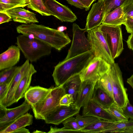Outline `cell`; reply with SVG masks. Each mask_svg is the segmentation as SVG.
Masks as SVG:
<instances>
[{
  "label": "cell",
  "mask_w": 133,
  "mask_h": 133,
  "mask_svg": "<svg viewBox=\"0 0 133 133\" xmlns=\"http://www.w3.org/2000/svg\"><path fill=\"white\" fill-rule=\"evenodd\" d=\"M16 30L18 33L35 38L58 50L71 41L63 32L42 25L22 24L18 26Z\"/></svg>",
  "instance_id": "obj_1"
},
{
  "label": "cell",
  "mask_w": 133,
  "mask_h": 133,
  "mask_svg": "<svg viewBox=\"0 0 133 133\" xmlns=\"http://www.w3.org/2000/svg\"><path fill=\"white\" fill-rule=\"evenodd\" d=\"M94 56V51L92 49L59 62L55 66L52 75L56 86L64 84L72 76L79 74Z\"/></svg>",
  "instance_id": "obj_2"
},
{
  "label": "cell",
  "mask_w": 133,
  "mask_h": 133,
  "mask_svg": "<svg viewBox=\"0 0 133 133\" xmlns=\"http://www.w3.org/2000/svg\"><path fill=\"white\" fill-rule=\"evenodd\" d=\"M16 44L25 58L31 62L50 55L52 48L38 39L22 34L17 37Z\"/></svg>",
  "instance_id": "obj_3"
},
{
  "label": "cell",
  "mask_w": 133,
  "mask_h": 133,
  "mask_svg": "<svg viewBox=\"0 0 133 133\" xmlns=\"http://www.w3.org/2000/svg\"><path fill=\"white\" fill-rule=\"evenodd\" d=\"M65 94L63 84L52 87L51 91L44 100L31 106L35 118L44 120L48 116L60 105V100Z\"/></svg>",
  "instance_id": "obj_4"
},
{
  "label": "cell",
  "mask_w": 133,
  "mask_h": 133,
  "mask_svg": "<svg viewBox=\"0 0 133 133\" xmlns=\"http://www.w3.org/2000/svg\"><path fill=\"white\" fill-rule=\"evenodd\" d=\"M107 72L112 85L115 104L122 108L129 101L118 64L114 62L111 64Z\"/></svg>",
  "instance_id": "obj_5"
},
{
  "label": "cell",
  "mask_w": 133,
  "mask_h": 133,
  "mask_svg": "<svg viewBox=\"0 0 133 133\" xmlns=\"http://www.w3.org/2000/svg\"><path fill=\"white\" fill-rule=\"evenodd\" d=\"M87 38L94 56L101 57L110 65L115 62L107 43L99 26L87 32Z\"/></svg>",
  "instance_id": "obj_6"
},
{
  "label": "cell",
  "mask_w": 133,
  "mask_h": 133,
  "mask_svg": "<svg viewBox=\"0 0 133 133\" xmlns=\"http://www.w3.org/2000/svg\"><path fill=\"white\" fill-rule=\"evenodd\" d=\"M107 43L114 59L124 49L122 30L120 26L101 24L99 26Z\"/></svg>",
  "instance_id": "obj_7"
},
{
  "label": "cell",
  "mask_w": 133,
  "mask_h": 133,
  "mask_svg": "<svg viewBox=\"0 0 133 133\" xmlns=\"http://www.w3.org/2000/svg\"><path fill=\"white\" fill-rule=\"evenodd\" d=\"M73 39L71 46L66 58L67 60L92 50L90 42L85 35L87 31L85 28H81L75 23L72 24Z\"/></svg>",
  "instance_id": "obj_8"
},
{
  "label": "cell",
  "mask_w": 133,
  "mask_h": 133,
  "mask_svg": "<svg viewBox=\"0 0 133 133\" xmlns=\"http://www.w3.org/2000/svg\"><path fill=\"white\" fill-rule=\"evenodd\" d=\"M110 65L102 58L94 57L79 74L82 81L96 82L108 70Z\"/></svg>",
  "instance_id": "obj_9"
},
{
  "label": "cell",
  "mask_w": 133,
  "mask_h": 133,
  "mask_svg": "<svg viewBox=\"0 0 133 133\" xmlns=\"http://www.w3.org/2000/svg\"><path fill=\"white\" fill-rule=\"evenodd\" d=\"M31 106L26 100L16 107L8 109L0 104V131L20 117L27 113Z\"/></svg>",
  "instance_id": "obj_10"
},
{
  "label": "cell",
  "mask_w": 133,
  "mask_h": 133,
  "mask_svg": "<svg viewBox=\"0 0 133 133\" xmlns=\"http://www.w3.org/2000/svg\"><path fill=\"white\" fill-rule=\"evenodd\" d=\"M45 5L51 15L62 22H73L77 18L72 11L67 6L56 0H43Z\"/></svg>",
  "instance_id": "obj_11"
},
{
  "label": "cell",
  "mask_w": 133,
  "mask_h": 133,
  "mask_svg": "<svg viewBox=\"0 0 133 133\" xmlns=\"http://www.w3.org/2000/svg\"><path fill=\"white\" fill-rule=\"evenodd\" d=\"M80 110L74 103L68 106L60 105L44 120L46 124L58 125L68 118L78 114Z\"/></svg>",
  "instance_id": "obj_12"
},
{
  "label": "cell",
  "mask_w": 133,
  "mask_h": 133,
  "mask_svg": "<svg viewBox=\"0 0 133 133\" xmlns=\"http://www.w3.org/2000/svg\"><path fill=\"white\" fill-rule=\"evenodd\" d=\"M26 59L21 65L19 66L18 72L11 81L7 93L0 104L5 107H9L15 103L14 95L16 90L22 78L28 71L30 63Z\"/></svg>",
  "instance_id": "obj_13"
},
{
  "label": "cell",
  "mask_w": 133,
  "mask_h": 133,
  "mask_svg": "<svg viewBox=\"0 0 133 133\" xmlns=\"http://www.w3.org/2000/svg\"><path fill=\"white\" fill-rule=\"evenodd\" d=\"M105 6L103 0H98L94 3L86 19L85 28L88 31L99 26L105 16Z\"/></svg>",
  "instance_id": "obj_14"
},
{
  "label": "cell",
  "mask_w": 133,
  "mask_h": 133,
  "mask_svg": "<svg viewBox=\"0 0 133 133\" xmlns=\"http://www.w3.org/2000/svg\"><path fill=\"white\" fill-rule=\"evenodd\" d=\"M82 115L114 122H119L113 115L92 99L83 107Z\"/></svg>",
  "instance_id": "obj_15"
},
{
  "label": "cell",
  "mask_w": 133,
  "mask_h": 133,
  "mask_svg": "<svg viewBox=\"0 0 133 133\" xmlns=\"http://www.w3.org/2000/svg\"><path fill=\"white\" fill-rule=\"evenodd\" d=\"M20 50L12 45L0 55V70L14 66L19 61Z\"/></svg>",
  "instance_id": "obj_16"
},
{
  "label": "cell",
  "mask_w": 133,
  "mask_h": 133,
  "mask_svg": "<svg viewBox=\"0 0 133 133\" xmlns=\"http://www.w3.org/2000/svg\"><path fill=\"white\" fill-rule=\"evenodd\" d=\"M15 22L28 24L38 23L36 14L28 10L17 7L5 11Z\"/></svg>",
  "instance_id": "obj_17"
},
{
  "label": "cell",
  "mask_w": 133,
  "mask_h": 133,
  "mask_svg": "<svg viewBox=\"0 0 133 133\" xmlns=\"http://www.w3.org/2000/svg\"><path fill=\"white\" fill-rule=\"evenodd\" d=\"M96 83L89 80L82 81L74 102L79 108L86 105L91 99Z\"/></svg>",
  "instance_id": "obj_18"
},
{
  "label": "cell",
  "mask_w": 133,
  "mask_h": 133,
  "mask_svg": "<svg viewBox=\"0 0 133 133\" xmlns=\"http://www.w3.org/2000/svg\"><path fill=\"white\" fill-rule=\"evenodd\" d=\"M52 89L39 86L30 87L24 95V98L31 105H34L44 100Z\"/></svg>",
  "instance_id": "obj_19"
},
{
  "label": "cell",
  "mask_w": 133,
  "mask_h": 133,
  "mask_svg": "<svg viewBox=\"0 0 133 133\" xmlns=\"http://www.w3.org/2000/svg\"><path fill=\"white\" fill-rule=\"evenodd\" d=\"M37 72L34 65L30 63L29 70L21 80L16 90L14 97L15 103L24 97L25 92L30 87L32 76Z\"/></svg>",
  "instance_id": "obj_20"
},
{
  "label": "cell",
  "mask_w": 133,
  "mask_h": 133,
  "mask_svg": "<svg viewBox=\"0 0 133 133\" xmlns=\"http://www.w3.org/2000/svg\"><path fill=\"white\" fill-rule=\"evenodd\" d=\"M104 109H108L115 104L114 98L96 84L91 99Z\"/></svg>",
  "instance_id": "obj_21"
},
{
  "label": "cell",
  "mask_w": 133,
  "mask_h": 133,
  "mask_svg": "<svg viewBox=\"0 0 133 133\" xmlns=\"http://www.w3.org/2000/svg\"><path fill=\"white\" fill-rule=\"evenodd\" d=\"M33 122L32 115L27 112L0 130V133H14L19 129L31 125Z\"/></svg>",
  "instance_id": "obj_22"
},
{
  "label": "cell",
  "mask_w": 133,
  "mask_h": 133,
  "mask_svg": "<svg viewBox=\"0 0 133 133\" xmlns=\"http://www.w3.org/2000/svg\"><path fill=\"white\" fill-rule=\"evenodd\" d=\"M126 3L106 15L102 24L115 26L124 24L126 20L124 17L123 7Z\"/></svg>",
  "instance_id": "obj_23"
},
{
  "label": "cell",
  "mask_w": 133,
  "mask_h": 133,
  "mask_svg": "<svg viewBox=\"0 0 133 133\" xmlns=\"http://www.w3.org/2000/svg\"><path fill=\"white\" fill-rule=\"evenodd\" d=\"M82 82L80 75L78 74L71 77L63 84L66 93L72 95L75 101Z\"/></svg>",
  "instance_id": "obj_24"
},
{
  "label": "cell",
  "mask_w": 133,
  "mask_h": 133,
  "mask_svg": "<svg viewBox=\"0 0 133 133\" xmlns=\"http://www.w3.org/2000/svg\"><path fill=\"white\" fill-rule=\"evenodd\" d=\"M101 119L82 129L83 132L102 133L117 122Z\"/></svg>",
  "instance_id": "obj_25"
},
{
  "label": "cell",
  "mask_w": 133,
  "mask_h": 133,
  "mask_svg": "<svg viewBox=\"0 0 133 133\" xmlns=\"http://www.w3.org/2000/svg\"><path fill=\"white\" fill-rule=\"evenodd\" d=\"M27 7L42 16L51 15L46 7L43 0H29Z\"/></svg>",
  "instance_id": "obj_26"
},
{
  "label": "cell",
  "mask_w": 133,
  "mask_h": 133,
  "mask_svg": "<svg viewBox=\"0 0 133 133\" xmlns=\"http://www.w3.org/2000/svg\"><path fill=\"white\" fill-rule=\"evenodd\" d=\"M19 68V66H15L0 71V84L11 82Z\"/></svg>",
  "instance_id": "obj_27"
},
{
  "label": "cell",
  "mask_w": 133,
  "mask_h": 133,
  "mask_svg": "<svg viewBox=\"0 0 133 133\" xmlns=\"http://www.w3.org/2000/svg\"><path fill=\"white\" fill-rule=\"evenodd\" d=\"M133 127V120L122 121L117 122L102 133H122L127 129Z\"/></svg>",
  "instance_id": "obj_28"
},
{
  "label": "cell",
  "mask_w": 133,
  "mask_h": 133,
  "mask_svg": "<svg viewBox=\"0 0 133 133\" xmlns=\"http://www.w3.org/2000/svg\"><path fill=\"white\" fill-rule=\"evenodd\" d=\"M96 83L109 95L113 98L112 85L107 72L99 79Z\"/></svg>",
  "instance_id": "obj_29"
},
{
  "label": "cell",
  "mask_w": 133,
  "mask_h": 133,
  "mask_svg": "<svg viewBox=\"0 0 133 133\" xmlns=\"http://www.w3.org/2000/svg\"><path fill=\"white\" fill-rule=\"evenodd\" d=\"M130 0H103L105 6V16Z\"/></svg>",
  "instance_id": "obj_30"
},
{
  "label": "cell",
  "mask_w": 133,
  "mask_h": 133,
  "mask_svg": "<svg viewBox=\"0 0 133 133\" xmlns=\"http://www.w3.org/2000/svg\"><path fill=\"white\" fill-rule=\"evenodd\" d=\"M106 110L119 122L129 120V118L124 113L122 108L115 104Z\"/></svg>",
  "instance_id": "obj_31"
},
{
  "label": "cell",
  "mask_w": 133,
  "mask_h": 133,
  "mask_svg": "<svg viewBox=\"0 0 133 133\" xmlns=\"http://www.w3.org/2000/svg\"><path fill=\"white\" fill-rule=\"evenodd\" d=\"M75 118L78 124L82 129L101 119L93 116H84L78 114L76 115Z\"/></svg>",
  "instance_id": "obj_32"
},
{
  "label": "cell",
  "mask_w": 133,
  "mask_h": 133,
  "mask_svg": "<svg viewBox=\"0 0 133 133\" xmlns=\"http://www.w3.org/2000/svg\"><path fill=\"white\" fill-rule=\"evenodd\" d=\"M73 116L68 118L62 122L64 127L71 130L79 131L83 132L82 131V129L78 124L75 117Z\"/></svg>",
  "instance_id": "obj_33"
},
{
  "label": "cell",
  "mask_w": 133,
  "mask_h": 133,
  "mask_svg": "<svg viewBox=\"0 0 133 133\" xmlns=\"http://www.w3.org/2000/svg\"><path fill=\"white\" fill-rule=\"evenodd\" d=\"M133 0H131L125 4L123 11L126 20L133 18Z\"/></svg>",
  "instance_id": "obj_34"
},
{
  "label": "cell",
  "mask_w": 133,
  "mask_h": 133,
  "mask_svg": "<svg viewBox=\"0 0 133 133\" xmlns=\"http://www.w3.org/2000/svg\"><path fill=\"white\" fill-rule=\"evenodd\" d=\"M0 2L13 5L16 7H23L29 3V0H0Z\"/></svg>",
  "instance_id": "obj_35"
},
{
  "label": "cell",
  "mask_w": 133,
  "mask_h": 133,
  "mask_svg": "<svg viewBox=\"0 0 133 133\" xmlns=\"http://www.w3.org/2000/svg\"><path fill=\"white\" fill-rule=\"evenodd\" d=\"M47 132L49 133H68L81 132L80 131L70 129L65 127L61 128H59L51 126L50 130Z\"/></svg>",
  "instance_id": "obj_36"
},
{
  "label": "cell",
  "mask_w": 133,
  "mask_h": 133,
  "mask_svg": "<svg viewBox=\"0 0 133 133\" xmlns=\"http://www.w3.org/2000/svg\"><path fill=\"white\" fill-rule=\"evenodd\" d=\"M75 101L73 96L68 94H66L61 98L59 102L60 105L69 106L72 103H74Z\"/></svg>",
  "instance_id": "obj_37"
},
{
  "label": "cell",
  "mask_w": 133,
  "mask_h": 133,
  "mask_svg": "<svg viewBox=\"0 0 133 133\" xmlns=\"http://www.w3.org/2000/svg\"><path fill=\"white\" fill-rule=\"evenodd\" d=\"M11 82L0 84V102L6 95Z\"/></svg>",
  "instance_id": "obj_38"
},
{
  "label": "cell",
  "mask_w": 133,
  "mask_h": 133,
  "mask_svg": "<svg viewBox=\"0 0 133 133\" xmlns=\"http://www.w3.org/2000/svg\"><path fill=\"white\" fill-rule=\"evenodd\" d=\"M122 109L128 118L133 120V106L128 102Z\"/></svg>",
  "instance_id": "obj_39"
},
{
  "label": "cell",
  "mask_w": 133,
  "mask_h": 133,
  "mask_svg": "<svg viewBox=\"0 0 133 133\" xmlns=\"http://www.w3.org/2000/svg\"><path fill=\"white\" fill-rule=\"evenodd\" d=\"M11 17L5 11L0 12V24L8 22L12 20Z\"/></svg>",
  "instance_id": "obj_40"
},
{
  "label": "cell",
  "mask_w": 133,
  "mask_h": 133,
  "mask_svg": "<svg viewBox=\"0 0 133 133\" xmlns=\"http://www.w3.org/2000/svg\"><path fill=\"white\" fill-rule=\"evenodd\" d=\"M124 24L128 33L133 34V18L126 19Z\"/></svg>",
  "instance_id": "obj_41"
},
{
  "label": "cell",
  "mask_w": 133,
  "mask_h": 133,
  "mask_svg": "<svg viewBox=\"0 0 133 133\" xmlns=\"http://www.w3.org/2000/svg\"><path fill=\"white\" fill-rule=\"evenodd\" d=\"M68 3L71 5L81 9H85V7L83 5L79 0H66Z\"/></svg>",
  "instance_id": "obj_42"
},
{
  "label": "cell",
  "mask_w": 133,
  "mask_h": 133,
  "mask_svg": "<svg viewBox=\"0 0 133 133\" xmlns=\"http://www.w3.org/2000/svg\"><path fill=\"white\" fill-rule=\"evenodd\" d=\"M16 7L13 5L0 2V12L5 11Z\"/></svg>",
  "instance_id": "obj_43"
},
{
  "label": "cell",
  "mask_w": 133,
  "mask_h": 133,
  "mask_svg": "<svg viewBox=\"0 0 133 133\" xmlns=\"http://www.w3.org/2000/svg\"><path fill=\"white\" fill-rule=\"evenodd\" d=\"M83 5L86 11L89 10L92 3L96 0H79Z\"/></svg>",
  "instance_id": "obj_44"
},
{
  "label": "cell",
  "mask_w": 133,
  "mask_h": 133,
  "mask_svg": "<svg viewBox=\"0 0 133 133\" xmlns=\"http://www.w3.org/2000/svg\"><path fill=\"white\" fill-rule=\"evenodd\" d=\"M127 43L128 47L133 51V34L129 36Z\"/></svg>",
  "instance_id": "obj_45"
},
{
  "label": "cell",
  "mask_w": 133,
  "mask_h": 133,
  "mask_svg": "<svg viewBox=\"0 0 133 133\" xmlns=\"http://www.w3.org/2000/svg\"><path fill=\"white\" fill-rule=\"evenodd\" d=\"M29 130L25 128H23L19 129L14 132V133H30Z\"/></svg>",
  "instance_id": "obj_46"
},
{
  "label": "cell",
  "mask_w": 133,
  "mask_h": 133,
  "mask_svg": "<svg viewBox=\"0 0 133 133\" xmlns=\"http://www.w3.org/2000/svg\"><path fill=\"white\" fill-rule=\"evenodd\" d=\"M127 82L133 89V74L127 80Z\"/></svg>",
  "instance_id": "obj_47"
},
{
  "label": "cell",
  "mask_w": 133,
  "mask_h": 133,
  "mask_svg": "<svg viewBox=\"0 0 133 133\" xmlns=\"http://www.w3.org/2000/svg\"><path fill=\"white\" fill-rule=\"evenodd\" d=\"M67 29L66 26H62L58 27L57 29L59 31L63 32V31L66 30Z\"/></svg>",
  "instance_id": "obj_48"
},
{
  "label": "cell",
  "mask_w": 133,
  "mask_h": 133,
  "mask_svg": "<svg viewBox=\"0 0 133 133\" xmlns=\"http://www.w3.org/2000/svg\"><path fill=\"white\" fill-rule=\"evenodd\" d=\"M122 133H133V127L123 131Z\"/></svg>",
  "instance_id": "obj_49"
},
{
  "label": "cell",
  "mask_w": 133,
  "mask_h": 133,
  "mask_svg": "<svg viewBox=\"0 0 133 133\" xmlns=\"http://www.w3.org/2000/svg\"><path fill=\"white\" fill-rule=\"evenodd\" d=\"M32 133H46L45 132H44L43 131H39L38 130H36V131H34Z\"/></svg>",
  "instance_id": "obj_50"
},
{
  "label": "cell",
  "mask_w": 133,
  "mask_h": 133,
  "mask_svg": "<svg viewBox=\"0 0 133 133\" xmlns=\"http://www.w3.org/2000/svg\"></svg>",
  "instance_id": "obj_51"
}]
</instances>
